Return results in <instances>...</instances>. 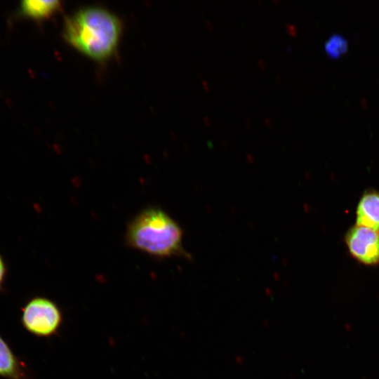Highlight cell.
Instances as JSON below:
<instances>
[{
  "label": "cell",
  "mask_w": 379,
  "mask_h": 379,
  "mask_svg": "<svg viewBox=\"0 0 379 379\" xmlns=\"http://www.w3.org/2000/svg\"><path fill=\"white\" fill-rule=\"evenodd\" d=\"M121 34L119 18L108 10L90 6L67 18L63 29L65 41L83 55L98 62L115 53Z\"/></svg>",
  "instance_id": "1"
},
{
  "label": "cell",
  "mask_w": 379,
  "mask_h": 379,
  "mask_svg": "<svg viewBox=\"0 0 379 379\" xmlns=\"http://www.w3.org/2000/svg\"><path fill=\"white\" fill-rule=\"evenodd\" d=\"M126 244L157 258L184 255L182 231L165 211L149 207L138 213L128 224Z\"/></svg>",
  "instance_id": "2"
},
{
  "label": "cell",
  "mask_w": 379,
  "mask_h": 379,
  "mask_svg": "<svg viewBox=\"0 0 379 379\" xmlns=\"http://www.w3.org/2000/svg\"><path fill=\"white\" fill-rule=\"evenodd\" d=\"M20 321L23 328L36 337L53 335L62 323L58 305L45 297H34L22 307Z\"/></svg>",
  "instance_id": "3"
},
{
  "label": "cell",
  "mask_w": 379,
  "mask_h": 379,
  "mask_svg": "<svg viewBox=\"0 0 379 379\" xmlns=\"http://www.w3.org/2000/svg\"><path fill=\"white\" fill-rule=\"evenodd\" d=\"M345 242L350 255L358 262L379 265V231L355 225L347 231Z\"/></svg>",
  "instance_id": "4"
},
{
  "label": "cell",
  "mask_w": 379,
  "mask_h": 379,
  "mask_svg": "<svg viewBox=\"0 0 379 379\" xmlns=\"http://www.w3.org/2000/svg\"><path fill=\"white\" fill-rule=\"evenodd\" d=\"M357 225L379 231V192L366 190L357 206Z\"/></svg>",
  "instance_id": "5"
},
{
  "label": "cell",
  "mask_w": 379,
  "mask_h": 379,
  "mask_svg": "<svg viewBox=\"0 0 379 379\" xmlns=\"http://www.w3.org/2000/svg\"><path fill=\"white\" fill-rule=\"evenodd\" d=\"M24 364L0 334V377L4 379H25Z\"/></svg>",
  "instance_id": "6"
},
{
  "label": "cell",
  "mask_w": 379,
  "mask_h": 379,
  "mask_svg": "<svg viewBox=\"0 0 379 379\" xmlns=\"http://www.w3.org/2000/svg\"><path fill=\"white\" fill-rule=\"evenodd\" d=\"M59 1H33L28 0L22 2V12L34 19L48 18L57 12L60 8Z\"/></svg>",
  "instance_id": "7"
},
{
  "label": "cell",
  "mask_w": 379,
  "mask_h": 379,
  "mask_svg": "<svg viewBox=\"0 0 379 379\" xmlns=\"http://www.w3.org/2000/svg\"><path fill=\"white\" fill-rule=\"evenodd\" d=\"M348 48L347 40L340 34H333L324 44V50L327 55L337 59L347 52Z\"/></svg>",
  "instance_id": "8"
},
{
  "label": "cell",
  "mask_w": 379,
  "mask_h": 379,
  "mask_svg": "<svg viewBox=\"0 0 379 379\" xmlns=\"http://www.w3.org/2000/svg\"><path fill=\"white\" fill-rule=\"evenodd\" d=\"M6 268L2 257L0 255V290L2 288L5 281Z\"/></svg>",
  "instance_id": "9"
}]
</instances>
